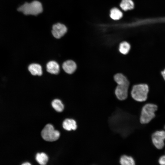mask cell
I'll return each mask as SVG.
<instances>
[{"instance_id": "cell-1", "label": "cell", "mask_w": 165, "mask_h": 165, "mask_svg": "<svg viewBox=\"0 0 165 165\" xmlns=\"http://www.w3.org/2000/svg\"><path fill=\"white\" fill-rule=\"evenodd\" d=\"M114 79L117 84L115 90V94L117 98L123 101L127 99L130 85L127 78L123 74L118 73L114 76Z\"/></svg>"}, {"instance_id": "cell-2", "label": "cell", "mask_w": 165, "mask_h": 165, "mask_svg": "<svg viewBox=\"0 0 165 165\" xmlns=\"http://www.w3.org/2000/svg\"><path fill=\"white\" fill-rule=\"evenodd\" d=\"M18 10L25 15H37L42 12L43 9L39 2L34 1L30 3H25L18 8Z\"/></svg>"}, {"instance_id": "cell-3", "label": "cell", "mask_w": 165, "mask_h": 165, "mask_svg": "<svg viewBox=\"0 0 165 165\" xmlns=\"http://www.w3.org/2000/svg\"><path fill=\"white\" fill-rule=\"evenodd\" d=\"M157 106L155 104L148 103L142 107L140 118L142 124L149 123L155 116V112L157 110Z\"/></svg>"}, {"instance_id": "cell-4", "label": "cell", "mask_w": 165, "mask_h": 165, "mask_svg": "<svg viewBox=\"0 0 165 165\" xmlns=\"http://www.w3.org/2000/svg\"><path fill=\"white\" fill-rule=\"evenodd\" d=\"M148 87L145 84H141L134 85L131 91V96L135 101L143 102L146 100L148 92Z\"/></svg>"}, {"instance_id": "cell-5", "label": "cell", "mask_w": 165, "mask_h": 165, "mask_svg": "<svg viewBox=\"0 0 165 165\" xmlns=\"http://www.w3.org/2000/svg\"><path fill=\"white\" fill-rule=\"evenodd\" d=\"M41 136L45 140L53 141L57 140L60 137V132L55 130L53 127L48 124L45 126L41 132Z\"/></svg>"}, {"instance_id": "cell-6", "label": "cell", "mask_w": 165, "mask_h": 165, "mask_svg": "<svg viewBox=\"0 0 165 165\" xmlns=\"http://www.w3.org/2000/svg\"><path fill=\"white\" fill-rule=\"evenodd\" d=\"M165 131L164 130L156 131L152 135L153 144L158 149H160L163 148L165 145Z\"/></svg>"}, {"instance_id": "cell-7", "label": "cell", "mask_w": 165, "mask_h": 165, "mask_svg": "<svg viewBox=\"0 0 165 165\" xmlns=\"http://www.w3.org/2000/svg\"><path fill=\"white\" fill-rule=\"evenodd\" d=\"M67 30V28L65 25L58 23L53 25L52 33L54 37L60 38L66 33Z\"/></svg>"}, {"instance_id": "cell-8", "label": "cell", "mask_w": 165, "mask_h": 165, "mask_svg": "<svg viewBox=\"0 0 165 165\" xmlns=\"http://www.w3.org/2000/svg\"><path fill=\"white\" fill-rule=\"evenodd\" d=\"M62 68L66 73L68 74H72L76 70L77 68V65L74 61L71 60H69L63 63Z\"/></svg>"}, {"instance_id": "cell-9", "label": "cell", "mask_w": 165, "mask_h": 165, "mask_svg": "<svg viewBox=\"0 0 165 165\" xmlns=\"http://www.w3.org/2000/svg\"><path fill=\"white\" fill-rule=\"evenodd\" d=\"M46 69L48 72L52 74H57L59 72L60 67L57 62L51 61L47 64Z\"/></svg>"}, {"instance_id": "cell-10", "label": "cell", "mask_w": 165, "mask_h": 165, "mask_svg": "<svg viewBox=\"0 0 165 165\" xmlns=\"http://www.w3.org/2000/svg\"><path fill=\"white\" fill-rule=\"evenodd\" d=\"M63 127L66 130L70 131L75 130L77 128L76 121L72 119H66L63 122Z\"/></svg>"}, {"instance_id": "cell-11", "label": "cell", "mask_w": 165, "mask_h": 165, "mask_svg": "<svg viewBox=\"0 0 165 165\" xmlns=\"http://www.w3.org/2000/svg\"><path fill=\"white\" fill-rule=\"evenodd\" d=\"M29 71L33 75L40 76L42 74V70L41 66L37 64H30L28 67Z\"/></svg>"}, {"instance_id": "cell-12", "label": "cell", "mask_w": 165, "mask_h": 165, "mask_svg": "<svg viewBox=\"0 0 165 165\" xmlns=\"http://www.w3.org/2000/svg\"><path fill=\"white\" fill-rule=\"evenodd\" d=\"M123 16L122 12L118 8H113L110 11V16L114 20H118L120 19Z\"/></svg>"}, {"instance_id": "cell-13", "label": "cell", "mask_w": 165, "mask_h": 165, "mask_svg": "<svg viewBox=\"0 0 165 165\" xmlns=\"http://www.w3.org/2000/svg\"><path fill=\"white\" fill-rule=\"evenodd\" d=\"M119 6L123 10L127 11L133 9L134 4L132 0H122Z\"/></svg>"}, {"instance_id": "cell-14", "label": "cell", "mask_w": 165, "mask_h": 165, "mask_svg": "<svg viewBox=\"0 0 165 165\" xmlns=\"http://www.w3.org/2000/svg\"><path fill=\"white\" fill-rule=\"evenodd\" d=\"M119 163L122 165H134L135 162L133 157L126 155L122 156L120 158Z\"/></svg>"}, {"instance_id": "cell-15", "label": "cell", "mask_w": 165, "mask_h": 165, "mask_svg": "<svg viewBox=\"0 0 165 165\" xmlns=\"http://www.w3.org/2000/svg\"><path fill=\"white\" fill-rule=\"evenodd\" d=\"M130 49V45L127 42L123 41L120 43L119 46V52L123 55L127 54Z\"/></svg>"}, {"instance_id": "cell-16", "label": "cell", "mask_w": 165, "mask_h": 165, "mask_svg": "<svg viewBox=\"0 0 165 165\" xmlns=\"http://www.w3.org/2000/svg\"><path fill=\"white\" fill-rule=\"evenodd\" d=\"M36 160L39 164L44 165L46 164L47 163L48 157L44 153H38L36 156Z\"/></svg>"}, {"instance_id": "cell-17", "label": "cell", "mask_w": 165, "mask_h": 165, "mask_svg": "<svg viewBox=\"0 0 165 165\" xmlns=\"http://www.w3.org/2000/svg\"><path fill=\"white\" fill-rule=\"evenodd\" d=\"M52 105L54 109L58 112H61L64 109V105L61 101L58 99L54 100L52 102Z\"/></svg>"}, {"instance_id": "cell-18", "label": "cell", "mask_w": 165, "mask_h": 165, "mask_svg": "<svg viewBox=\"0 0 165 165\" xmlns=\"http://www.w3.org/2000/svg\"><path fill=\"white\" fill-rule=\"evenodd\" d=\"M158 162L160 164L165 165V155L162 156L159 158Z\"/></svg>"}, {"instance_id": "cell-19", "label": "cell", "mask_w": 165, "mask_h": 165, "mask_svg": "<svg viewBox=\"0 0 165 165\" xmlns=\"http://www.w3.org/2000/svg\"><path fill=\"white\" fill-rule=\"evenodd\" d=\"M161 73L163 78L165 80V69L163 71L161 72Z\"/></svg>"}, {"instance_id": "cell-20", "label": "cell", "mask_w": 165, "mask_h": 165, "mask_svg": "<svg viewBox=\"0 0 165 165\" xmlns=\"http://www.w3.org/2000/svg\"><path fill=\"white\" fill-rule=\"evenodd\" d=\"M31 164L30 163L28 162H26L22 164V165H31Z\"/></svg>"}, {"instance_id": "cell-21", "label": "cell", "mask_w": 165, "mask_h": 165, "mask_svg": "<svg viewBox=\"0 0 165 165\" xmlns=\"http://www.w3.org/2000/svg\"><path fill=\"white\" fill-rule=\"evenodd\" d=\"M164 128H165V126H164Z\"/></svg>"}]
</instances>
